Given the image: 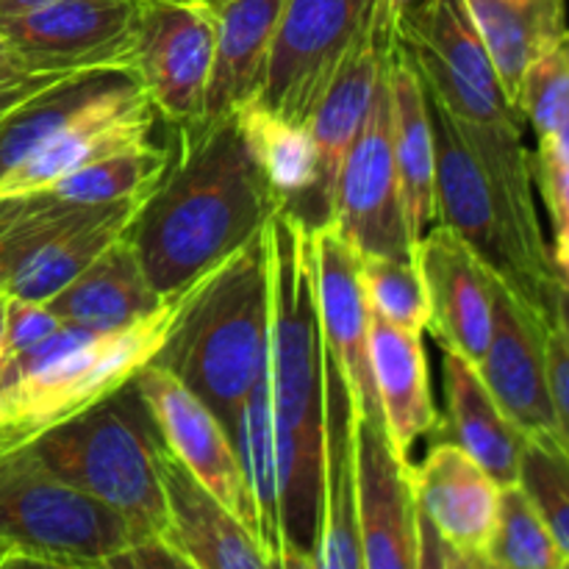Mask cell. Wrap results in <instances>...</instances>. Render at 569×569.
<instances>
[{"instance_id":"21","label":"cell","mask_w":569,"mask_h":569,"mask_svg":"<svg viewBox=\"0 0 569 569\" xmlns=\"http://www.w3.org/2000/svg\"><path fill=\"white\" fill-rule=\"evenodd\" d=\"M387 72L389 94H392V148L406 233L411 248H417V242L439 222L431 109H428L426 83L403 42H395Z\"/></svg>"},{"instance_id":"52","label":"cell","mask_w":569,"mask_h":569,"mask_svg":"<svg viewBox=\"0 0 569 569\" xmlns=\"http://www.w3.org/2000/svg\"><path fill=\"white\" fill-rule=\"evenodd\" d=\"M3 567H9V559H6V553L0 550V569H3Z\"/></svg>"},{"instance_id":"9","label":"cell","mask_w":569,"mask_h":569,"mask_svg":"<svg viewBox=\"0 0 569 569\" xmlns=\"http://www.w3.org/2000/svg\"><path fill=\"white\" fill-rule=\"evenodd\" d=\"M372 11L376 0H289L256 100L309 126L322 89Z\"/></svg>"},{"instance_id":"48","label":"cell","mask_w":569,"mask_h":569,"mask_svg":"<svg viewBox=\"0 0 569 569\" xmlns=\"http://www.w3.org/2000/svg\"><path fill=\"white\" fill-rule=\"evenodd\" d=\"M44 3H50V0H0V20H3V17L26 14V11L39 9V6Z\"/></svg>"},{"instance_id":"47","label":"cell","mask_w":569,"mask_h":569,"mask_svg":"<svg viewBox=\"0 0 569 569\" xmlns=\"http://www.w3.org/2000/svg\"><path fill=\"white\" fill-rule=\"evenodd\" d=\"M550 261H553L556 283L569 292V242H553V248H550Z\"/></svg>"},{"instance_id":"37","label":"cell","mask_w":569,"mask_h":569,"mask_svg":"<svg viewBox=\"0 0 569 569\" xmlns=\"http://www.w3.org/2000/svg\"><path fill=\"white\" fill-rule=\"evenodd\" d=\"M526 126L537 139L561 131L569 122V59L559 50L542 56L526 70L517 98Z\"/></svg>"},{"instance_id":"32","label":"cell","mask_w":569,"mask_h":569,"mask_svg":"<svg viewBox=\"0 0 569 569\" xmlns=\"http://www.w3.org/2000/svg\"><path fill=\"white\" fill-rule=\"evenodd\" d=\"M398 39L420 42L437 59H442L450 70L459 72L467 83H472L481 92L495 94V98H506L492 56H489L465 0H431L426 11L398 33Z\"/></svg>"},{"instance_id":"31","label":"cell","mask_w":569,"mask_h":569,"mask_svg":"<svg viewBox=\"0 0 569 569\" xmlns=\"http://www.w3.org/2000/svg\"><path fill=\"white\" fill-rule=\"evenodd\" d=\"M133 78L131 70H83L48 83L0 120V178L31 156L72 117Z\"/></svg>"},{"instance_id":"13","label":"cell","mask_w":569,"mask_h":569,"mask_svg":"<svg viewBox=\"0 0 569 569\" xmlns=\"http://www.w3.org/2000/svg\"><path fill=\"white\" fill-rule=\"evenodd\" d=\"M428 109H431L433 153H437L439 226L450 228L483 261V267L495 278H500L517 298H522L533 311H539L533 306L531 292H528L526 276H522L503 220H500L498 200H495L492 187H489L487 172L478 164L476 153L459 133L456 122L450 120L448 111L431 98H428Z\"/></svg>"},{"instance_id":"20","label":"cell","mask_w":569,"mask_h":569,"mask_svg":"<svg viewBox=\"0 0 569 569\" xmlns=\"http://www.w3.org/2000/svg\"><path fill=\"white\" fill-rule=\"evenodd\" d=\"M417 509L450 542L487 567L483 550L498 517L500 483L456 442H442L415 467ZM489 569V567H487Z\"/></svg>"},{"instance_id":"7","label":"cell","mask_w":569,"mask_h":569,"mask_svg":"<svg viewBox=\"0 0 569 569\" xmlns=\"http://www.w3.org/2000/svg\"><path fill=\"white\" fill-rule=\"evenodd\" d=\"M217 50V22L203 0H137L131 72L159 117H203Z\"/></svg>"},{"instance_id":"28","label":"cell","mask_w":569,"mask_h":569,"mask_svg":"<svg viewBox=\"0 0 569 569\" xmlns=\"http://www.w3.org/2000/svg\"><path fill=\"white\" fill-rule=\"evenodd\" d=\"M506 98L517 109L528 67L561 48L567 33V0H465ZM520 111V109H517Z\"/></svg>"},{"instance_id":"50","label":"cell","mask_w":569,"mask_h":569,"mask_svg":"<svg viewBox=\"0 0 569 569\" xmlns=\"http://www.w3.org/2000/svg\"><path fill=\"white\" fill-rule=\"evenodd\" d=\"M6 309H9V292L0 295V367L6 359Z\"/></svg>"},{"instance_id":"25","label":"cell","mask_w":569,"mask_h":569,"mask_svg":"<svg viewBox=\"0 0 569 569\" xmlns=\"http://www.w3.org/2000/svg\"><path fill=\"white\" fill-rule=\"evenodd\" d=\"M370 361L383 426L392 442L409 453L417 439L439 426L422 333L395 326L372 311Z\"/></svg>"},{"instance_id":"5","label":"cell","mask_w":569,"mask_h":569,"mask_svg":"<svg viewBox=\"0 0 569 569\" xmlns=\"http://www.w3.org/2000/svg\"><path fill=\"white\" fill-rule=\"evenodd\" d=\"M133 539L114 509L56 476L31 442H0V550L9 567L109 569Z\"/></svg>"},{"instance_id":"45","label":"cell","mask_w":569,"mask_h":569,"mask_svg":"<svg viewBox=\"0 0 569 569\" xmlns=\"http://www.w3.org/2000/svg\"><path fill=\"white\" fill-rule=\"evenodd\" d=\"M26 76H37V72L26 64L20 50H17L14 44L0 33V83L17 81V78H26Z\"/></svg>"},{"instance_id":"2","label":"cell","mask_w":569,"mask_h":569,"mask_svg":"<svg viewBox=\"0 0 569 569\" xmlns=\"http://www.w3.org/2000/svg\"><path fill=\"white\" fill-rule=\"evenodd\" d=\"M270 345L267 387L281 476L283 569H317L326 472L328 348L317 309L311 226L292 209L267 222Z\"/></svg>"},{"instance_id":"27","label":"cell","mask_w":569,"mask_h":569,"mask_svg":"<svg viewBox=\"0 0 569 569\" xmlns=\"http://www.w3.org/2000/svg\"><path fill=\"white\" fill-rule=\"evenodd\" d=\"M144 198L148 194L89 206L76 222H70L64 231H59L44 244H39L31 256H26L17 264L6 292L14 295V298L39 300V303L53 298L83 267L92 264L114 239H120L128 231Z\"/></svg>"},{"instance_id":"34","label":"cell","mask_w":569,"mask_h":569,"mask_svg":"<svg viewBox=\"0 0 569 569\" xmlns=\"http://www.w3.org/2000/svg\"><path fill=\"white\" fill-rule=\"evenodd\" d=\"M167 144H142V148L120 150L103 156L81 170L67 172L48 192L72 203H114V200L139 198L153 189L167 167ZM44 192V189H42Z\"/></svg>"},{"instance_id":"49","label":"cell","mask_w":569,"mask_h":569,"mask_svg":"<svg viewBox=\"0 0 569 569\" xmlns=\"http://www.w3.org/2000/svg\"><path fill=\"white\" fill-rule=\"evenodd\" d=\"M553 306H556V322H559V328L567 333V339H569V292L567 289L556 287Z\"/></svg>"},{"instance_id":"33","label":"cell","mask_w":569,"mask_h":569,"mask_svg":"<svg viewBox=\"0 0 569 569\" xmlns=\"http://www.w3.org/2000/svg\"><path fill=\"white\" fill-rule=\"evenodd\" d=\"M483 559L489 569H569L567 556L520 483L500 489L498 517Z\"/></svg>"},{"instance_id":"40","label":"cell","mask_w":569,"mask_h":569,"mask_svg":"<svg viewBox=\"0 0 569 569\" xmlns=\"http://www.w3.org/2000/svg\"><path fill=\"white\" fill-rule=\"evenodd\" d=\"M545 353H548V387L550 400H553L556 420H559V431L569 445V339L561 331L559 322L548 328V342H545Z\"/></svg>"},{"instance_id":"8","label":"cell","mask_w":569,"mask_h":569,"mask_svg":"<svg viewBox=\"0 0 569 569\" xmlns=\"http://www.w3.org/2000/svg\"><path fill=\"white\" fill-rule=\"evenodd\" d=\"M326 222L361 256L415 259V248L406 233L403 200H400L398 167H395L389 72H383L365 128L339 167Z\"/></svg>"},{"instance_id":"15","label":"cell","mask_w":569,"mask_h":569,"mask_svg":"<svg viewBox=\"0 0 569 569\" xmlns=\"http://www.w3.org/2000/svg\"><path fill=\"white\" fill-rule=\"evenodd\" d=\"M395 42H398V37L376 9L370 20L361 26V31L356 33L353 42L348 44L331 81L322 89L320 100L311 111L309 131L317 148V192L309 217L311 228L322 226L328 220L339 167H342L350 144L356 142V137L365 128Z\"/></svg>"},{"instance_id":"53","label":"cell","mask_w":569,"mask_h":569,"mask_svg":"<svg viewBox=\"0 0 569 569\" xmlns=\"http://www.w3.org/2000/svg\"><path fill=\"white\" fill-rule=\"evenodd\" d=\"M0 442H3V437H0Z\"/></svg>"},{"instance_id":"23","label":"cell","mask_w":569,"mask_h":569,"mask_svg":"<svg viewBox=\"0 0 569 569\" xmlns=\"http://www.w3.org/2000/svg\"><path fill=\"white\" fill-rule=\"evenodd\" d=\"M356 400L328 356L326 383V472L317 569H365L356 520Z\"/></svg>"},{"instance_id":"36","label":"cell","mask_w":569,"mask_h":569,"mask_svg":"<svg viewBox=\"0 0 569 569\" xmlns=\"http://www.w3.org/2000/svg\"><path fill=\"white\" fill-rule=\"evenodd\" d=\"M361 281H365L370 309L383 320L409 331H426L431 320L426 283L415 259L395 256H361Z\"/></svg>"},{"instance_id":"19","label":"cell","mask_w":569,"mask_h":569,"mask_svg":"<svg viewBox=\"0 0 569 569\" xmlns=\"http://www.w3.org/2000/svg\"><path fill=\"white\" fill-rule=\"evenodd\" d=\"M156 465L167 503V539L189 569H270L253 531L206 489L156 437Z\"/></svg>"},{"instance_id":"24","label":"cell","mask_w":569,"mask_h":569,"mask_svg":"<svg viewBox=\"0 0 569 569\" xmlns=\"http://www.w3.org/2000/svg\"><path fill=\"white\" fill-rule=\"evenodd\" d=\"M44 303L70 326L120 331L159 311L167 300L156 292L137 248L122 233Z\"/></svg>"},{"instance_id":"26","label":"cell","mask_w":569,"mask_h":569,"mask_svg":"<svg viewBox=\"0 0 569 569\" xmlns=\"http://www.w3.org/2000/svg\"><path fill=\"white\" fill-rule=\"evenodd\" d=\"M442 383L453 442L465 448L500 487L517 483L528 437L500 409L478 367L465 356L445 350Z\"/></svg>"},{"instance_id":"12","label":"cell","mask_w":569,"mask_h":569,"mask_svg":"<svg viewBox=\"0 0 569 569\" xmlns=\"http://www.w3.org/2000/svg\"><path fill=\"white\" fill-rule=\"evenodd\" d=\"M356 520L365 569H417V489L409 453L383 417L356 411Z\"/></svg>"},{"instance_id":"22","label":"cell","mask_w":569,"mask_h":569,"mask_svg":"<svg viewBox=\"0 0 569 569\" xmlns=\"http://www.w3.org/2000/svg\"><path fill=\"white\" fill-rule=\"evenodd\" d=\"M217 22V50L203 117H222L256 100L289 0H203Z\"/></svg>"},{"instance_id":"11","label":"cell","mask_w":569,"mask_h":569,"mask_svg":"<svg viewBox=\"0 0 569 569\" xmlns=\"http://www.w3.org/2000/svg\"><path fill=\"white\" fill-rule=\"evenodd\" d=\"M137 0H50L3 17L0 33L33 72L131 70Z\"/></svg>"},{"instance_id":"38","label":"cell","mask_w":569,"mask_h":569,"mask_svg":"<svg viewBox=\"0 0 569 569\" xmlns=\"http://www.w3.org/2000/svg\"><path fill=\"white\" fill-rule=\"evenodd\" d=\"M61 326L64 322L48 309V303L9 295V309H6V359L44 342Z\"/></svg>"},{"instance_id":"30","label":"cell","mask_w":569,"mask_h":569,"mask_svg":"<svg viewBox=\"0 0 569 569\" xmlns=\"http://www.w3.org/2000/svg\"><path fill=\"white\" fill-rule=\"evenodd\" d=\"M239 459H242L244 478H248L250 498L256 511V539L264 550L270 569H283L287 542H283L281 517V476H278L276 426H272V403L267 372L244 403L239 406L237 426H233Z\"/></svg>"},{"instance_id":"51","label":"cell","mask_w":569,"mask_h":569,"mask_svg":"<svg viewBox=\"0 0 569 569\" xmlns=\"http://www.w3.org/2000/svg\"><path fill=\"white\" fill-rule=\"evenodd\" d=\"M561 53H565V56H567V59H569V28H567L565 39H561Z\"/></svg>"},{"instance_id":"43","label":"cell","mask_w":569,"mask_h":569,"mask_svg":"<svg viewBox=\"0 0 569 569\" xmlns=\"http://www.w3.org/2000/svg\"><path fill=\"white\" fill-rule=\"evenodd\" d=\"M64 76H70V72H37V76H26L17 78V81L0 83V120H3L9 111H14L20 103H26V100L31 98V94H37L39 89H44L48 83L59 81V78Z\"/></svg>"},{"instance_id":"17","label":"cell","mask_w":569,"mask_h":569,"mask_svg":"<svg viewBox=\"0 0 569 569\" xmlns=\"http://www.w3.org/2000/svg\"><path fill=\"white\" fill-rule=\"evenodd\" d=\"M311 253H315L317 309H320L328 356L353 392L356 411L365 417H383L376 378H372V309L361 281V253L328 222L311 228Z\"/></svg>"},{"instance_id":"39","label":"cell","mask_w":569,"mask_h":569,"mask_svg":"<svg viewBox=\"0 0 569 569\" xmlns=\"http://www.w3.org/2000/svg\"><path fill=\"white\" fill-rule=\"evenodd\" d=\"M533 187L542 194L545 209L553 222V242H569V164L533 150Z\"/></svg>"},{"instance_id":"14","label":"cell","mask_w":569,"mask_h":569,"mask_svg":"<svg viewBox=\"0 0 569 569\" xmlns=\"http://www.w3.org/2000/svg\"><path fill=\"white\" fill-rule=\"evenodd\" d=\"M159 111L137 76L106 92L0 178V198L33 194L103 156L150 142Z\"/></svg>"},{"instance_id":"44","label":"cell","mask_w":569,"mask_h":569,"mask_svg":"<svg viewBox=\"0 0 569 569\" xmlns=\"http://www.w3.org/2000/svg\"><path fill=\"white\" fill-rule=\"evenodd\" d=\"M428 3L431 0H378L376 9L381 14V20L392 28L395 37H398L406 26H411L426 11Z\"/></svg>"},{"instance_id":"16","label":"cell","mask_w":569,"mask_h":569,"mask_svg":"<svg viewBox=\"0 0 569 569\" xmlns=\"http://www.w3.org/2000/svg\"><path fill=\"white\" fill-rule=\"evenodd\" d=\"M553 326L500 278H495L492 333L478 372L500 409L520 426L526 437L561 433L548 387V328Z\"/></svg>"},{"instance_id":"3","label":"cell","mask_w":569,"mask_h":569,"mask_svg":"<svg viewBox=\"0 0 569 569\" xmlns=\"http://www.w3.org/2000/svg\"><path fill=\"white\" fill-rule=\"evenodd\" d=\"M270 250L267 228L172 298L164 342L150 365L187 383L231 431L267 372Z\"/></svg>"},{"instance_id":"35","label":"cell","mask_w":569,"mask_h":569,"mask_svg":"<svg viewBox=\"0 0 569 569\" xmlns=\"http://www.w3.org/2000/svg\"><path fill=\"white\" fill-rule=\"evenodd\" d=\"M569 561V445L561 433L526 439L517 478Z\"/></svg>"},{"instance_id":"18","label":"cell","mask_w":569,"mask_h":569,"mask_svg":"<svg viewBox=\"0 0 569 569\" xmlns=\"http://www.w3.org/2000/svg\"><path fill=\"white\" fill-rule=\"evenodd\" d=\"M415 261L431 306L426 331H431L445 350L481 365L492 333L495 276L450 228L439 222L417 242Z\"/></svg>"},{"instance_id":"42","label":"cell","mask_w":569,"mask_h":569,"mask_svg":"<svg viewBox=\"0 0 569 569\" xmlns=\"http://www.w3.org/2000/svg\"><path fill=\"white\" fill-rule=\"evenodd\" d=\"M189 569L187 559L167 542L164 537H142L133 539L126 550L109 561V569Z\"/></svg>"},{"instance_id":"10","label":"cell","mask_w":569,"mask_h":569,"mask_svg":"<svg viewBox=\"0 0 569 569\" xmlns=\"http://www.w3.org/2000/svg\"><path fill=\"white\" fill-rule=\"evenodd\" d=\"M131 387L137 389L161 442L256 537L253 498H250L242 459H239L231 431L222 426L220 417L187 383H181L172 372H167L164 367H142L139 376L131 381Z\"/></svg>"},{"instance_id":"4","label":"cell","mask_w":569,"mask_h":569,"mask_svg":"<svg viewBox=\"0 0 569 569\" xmlns=\"http://www.w3.org/2000/svg\"><path fill=\"white\" fill-rule=\"evenodd\" d=\"M172 298L120 331L64 326L44 342L9 356L0 367V437L28 442L100 400L131 387L153 361L170 326Z\"/></svg>"},{"instance_id":"1","label":"cell","mask_w":569,"mask_h":569,"mask_svg":"<svg viewBox=\"0 0 569 569\" xmlns=\"http://www.w3.org/2000/svg\"><path fill=\"white\" fill-rule=\"evenodd\" d=\"M172 126L164 172L126 231L164 300L264 231L283 209L250 156L237 111Z\"/></svg>"},{"instance_id":"46","label":"cell","mask_w":569,"mask_h":569,"mask_svg":"<svg viewBox=\"0 0 569 569\" xmlns=\"http://www.w3.org/2000/svg\"><path fill=\"white\" fill-rule=\"evenodd\" d=\"M537 150H542V153L553 156V159L567 161V164H569V122L565 128H561V131L550 133V137L537 139Z\"/></svg>"},{"instance_id":"41","label":"cell","mask_w":569,"mask_h":569,"mask_svg":"<svg viewBox=\"0 0 569 569\" xmlns=\"http://www.w3.org/2000/svg\"><path fill=\"white\" fill-rule=\"evenodd\" d=\"M417 569H481V565L456 548L428 517L417 515Z\"/></svg>"},{"instance_id":"6","label":"cell","mask_w":569,"mask_h":569,"mask_svg":"<svg viewBox=\"0 0 569 569\" xmlns=\"http://www.w3.org/2000/svg\"><path fill=\"white\" fill-rule=\"evenodd\" d=\"M126 389L70 420L44 428L28 442L56 476L114 509L137 539H167L156 437L122 406Z\"/></svg>"},{"instance_id":"29","label":"cell","mask_w":569,"mask_h":569,"mask_svg":"<svg viewBox=\"0 0 569 569\" xmlns=\"http://www.w3.org/2000/svg\"><path fill=\"white\" fill-rule=\"evenodd\" d=\"M237 117L250 156L272 192L309 222L317 192V148L309 126L276 114L259 100L237 109Z\"/></svg>"}]
</instances>
